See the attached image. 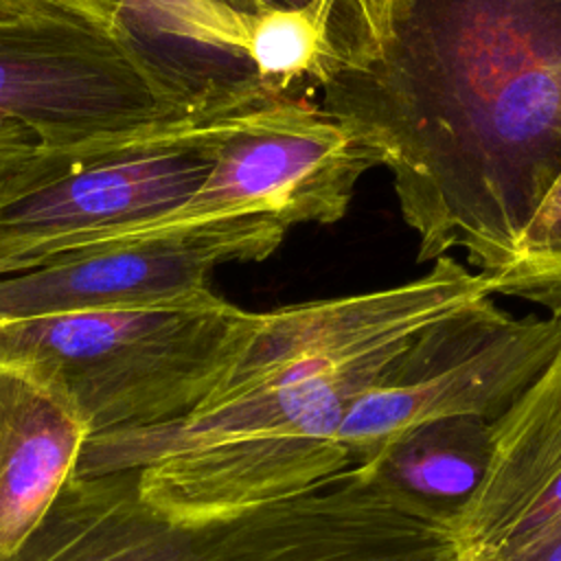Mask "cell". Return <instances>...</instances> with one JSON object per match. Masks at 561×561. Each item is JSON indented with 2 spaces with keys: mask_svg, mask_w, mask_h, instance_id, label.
Masks as SVG:
<instances>
[{
  "mask_svg": "<svg viewBox=\"0 0 561 561\" xmlns=\"http://www.w3.org/2000/svg\"><path fill=\"white\" fill-rule=\"evenodd\" d=\"M322 92L379 147L419 261L489 276L561 171V0H392L381 53Z\"/></svg>",
  "mask_w": 561,
  "mask_h": 561,
  "instance_id": "obj_1",
  "label": "cell"
},
{
  "mask_svg": "<svg viewBox=\"0 0 561 561\" xmlns=\"http://www.w3.org/2000/svg\"><path fill=\"white\" fill-rule=\"evenodd\" d=\"M486 296L489 276L447 254L401 285L256 313L243 348L188 416L88 440L77 473L136 469L140 497L178 519L302 493L351 469L340 427L405 344Z\"/></svg>",
  "mask_w": 561,
  "mask_h": 561,
  "instance_id": "obj_2",
  "label": "cell"
},
{
  "mask_svg": "<svg viewBox=\"0 0 561 561\" xmlns=\"http://www.w3.org/2000/svg\"><path fill=\"white\" fill-rule=\"evenodd\" d=\"M11 561H462L451 526L366 469L245 511L178 519L138 493L136 469L75 473Z\"/></svg>",
  "mask_w": 561,
  "mask_h": 561,
  "instance_id": "obj_3",
  "label": "cell"
},
{
  "mask_svg": "<svg viewBox=\"0 0 561 561\" xmlns=\"http://www.w3.org/2000/svg\"><path fill=\"white\" fill-rule=\"evenodd\" d=\"M270 99L256 77L230 79L156 59L129 26L68 15L0 22V167L149 136Z\"/></svg>",
  "mask_w": 561,
  "mask_h": 561,
  "instance_id": "obj_4",
  "label": "cell"
},
{
  "mask_svg": "<svg viewBox=\"0 0 561 561\" xmlns=\"http://www.w3.org/2000/svg\"><path fill=\"white\" fill-rule=\"evenodd\" d=\"M254 311L221 296L175 307L0 322V364L64 397L88 440L162 430L188 416L243 348Z\"/></svg>",
  "mask_w": 561,
  "mask_h": 561,
  "instance_id": "obj_5",
  "label": "cell"
},
{
  "mask_svg": "<svg viewBox=\"0 0 561 561\" xmlns=\"http://www.w3.org/2000/svg\"><path fill=\"white\" fill-rule=\"evenodd\" d=\"M254 107L0 167V261L22 274L151 230L202 186L217 142Z\"/></svg>",
  "mask_w": 561,
  "mask_h": 561,
  "instance_id": "obj_6",
  "label": "cell"
},
{
  "mask_svg": "<svg viewBox=\"0 0 561 561\" xmlns=\"http://www.w3.org/2000/svg\"><path fill=\"white\" fill-rule=\"evenodd\" d=\"M559 346L561 320L515 318L491 296L434 320L351 405L337 436L351 467L427 421L493 423L552 364Z\"/></svg>",
  "mask_w": 561,
  "mask_h": 561,
  "instance_id": "obj_7",
  "label": "cell"
},
{
  "mask_svg": "<svg viewBox=\"0 0 561 561\" xmlns=\"http://www.w3.org/2000/svg\"><path fill=\"white\" fill-rule=\"evenodd\" d=\"M377 164L379 147L353 123L300 96L276 99L243 114L217 142L202 186L147 232L230 217L333 224Z\"/></svg>",
  "mask_w": 561,
  "mask_h": 561,
  "instance_id": "obj_8",
  "label": "cell"
},
{
  "mask_svg": "<svg viewBox=\"0 0 561 561\" xmlns=\"http://www.w3.org/2000/svg\"><path fill=\"white\" fill-rule=\"evenodd\" d=\"M287 230L270 217H230L114 239L2 276L0 322L204 302L217 296L208 287L215 267L267 259Z\"/></svg>",
  "mask_w": 561,
  "mask_h": 561,
  "instance_id": "obj_9",
  "label": "cell"
},
{
  "mask_svg": "<svg viewBox=\"0 0 561 561\" xmlns=\"http://www.w3.org/2000/svg\"><path fill=\"white\" fill-rule=\"evenodd\" d=\"M561 519V357L491 423L484 476L454 524L462 561H502Z\"/></svg>",
  "mask_w": 561,
  "mask_h": 561,
  "instance_id": "obj_10",
  "label": "cell"
},
{
  "mask_svg": "<svg viewBox=\"0 0 561 561\" xmlns=\"http://www.w3.org/2000/svg\"><path fill=\"white\" fill-rule=\"evenodd\" d=\"M85 443L61 394L0 364V561H11L42 526Z\"/></svg>",
  "mask_w": 561,
  "mask_h": 561,
  "instance_id": "obj_11",
  "label": "cell"
},
{
  "mask_svg": "<svg viewBox=\"0 0 561 561\" xmlns=\"http://www.w3.org/2000/svg\"><path fill=\"white\" fill-rule=\"evenodd\" d=\"M489 454L491 423L451 416L410 427L355 467L405 506L454 528L484 476Z\"/></svg>",
  "mask_w": 561,
  "mask_h": 561,
  "instance_id": "obj_12",
  "label": "cell"
},
{
  "mask_svg": "<svg viewBox=\"0 0 561 561\" xmlns=\"http://www.w3.org/2000/svg\"><path fill=\"white\" fill-rule=\"evenodd\" d=\"M489 280L493 296L537 302L561 320V171L522 228L513 256Z\"/></svg>",
  "mask_w": 561,
  "mask_h": 561,
  "instance_id": "obj_13",
  "label": "cell"
},
{
  "mask_svg": "<svg viewBox=\"0 0 561 561\" xmlns=\"http://www.w3.org/2000/svg\"><path fill=\"white\" fill-rule=\"evenodd\" d=\"M131 22L149 31L195 44L228 61L245 64L250 44V18L228 0H114Z\"/></svg>",
  "mask_w": 561,
  "mask_h": 561,
  "instance_id": "obj_14",
  "label": "cell"
},
{
  "mask_svg": "<svg viewBox=\"0 0 561 561\" xmlns=\"http://www.w3.org/2000/svg\"><path fill=\"white\" fill-rule=\"evenodd\" d=\"M390 7L392 0H342L344 20L355 53L353 68L366 66L381 53V46L388 37Z\"/></svg>",
  "mask_w": 561,
  "mask_h": 561,
  "instance_id": "obj_15",
  "label": "cell"
},
{
  "mask_svg": "<svg viewBox=\"0 0 561 561\" xmlns=\"http://www.w3.org/2000/svg\"><path fill=\"white\" fill-rule=\"evenodd\" d=\"M48 11L81 18L103 26H129V20L114 0H31Z\"/></svg>",
  "mask_w": 561,
  "mask_h": 561,
  "instance_id": "obj_16",
  "label": "cell"
},
{
  "mask_svg": "<svg viewBox=\"0 0 561 561\" xmlns=\"http://www.w3.org/2000/svg\"><path fill=\"white\" fill-rule=\"evenodd\" d=\"M502 561H561V519Z\"/></svg>",
  "mask_w": 561,
  "mask_h": 561,
  "instance_id": "obj_17",
  "label": "cell"
},
{
  "mask_svg": "<svg viewBox=\"0 0 561 561\" xmlns=\"http://www.w3.org/2000/svg\"><path fill=\"white\" fill-rule=\"evenodd\" d=\"M237 11L245 15H256L265 11H280V9H302L313 4L316 0H228ZM342 2V0H340ZM344 13V11H342ZM351 35V33H348ZM353 44V42H351ZM353 66H355V53H353Z\"/></svg>",
  "mask_w": 561,
  "mask_h": 561,
  "instance_id": "obj_18",
  "label": "cell"
},
{
  "mask_svg": "<svg viewBox=\"0 0 561 561\" xmlns=\"http://www.w3.org/2000/svg\"><path fill=\"white\" fill-rule=\"evenodd\" d=\"M2 276H11V270H9V265L4 261H0V278Z\"/></svg>",
  "mask_w": 561,
  "mask_h": 561,
  "instance_id": "obj_19",
  "label": "cell"
},
{
  "mask_svg": "<svg viewBox=\"0 0 561 561\" xmlns=\"http://www.w3.org/2000/svg\"><path fill=\"white\" fill-rule=\"evenodd\" d=\"M559 357H561V346H559Z\"/></svg>",
  "mask_w": 561,
  "mask_h": 561,
  "instance_id": "obj_20",
  "label": "cell"
}]
</instances>
